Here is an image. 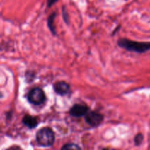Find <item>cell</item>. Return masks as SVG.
I'll list each match as a JSON object with an SVG mask.
<instances>
[{"label": "cell", "mask_w": 150, "mask_h": 150, "mask_svg": "<svg viewBox=\"0 0 150 150\" xmlns=\"http://www.w3.org/2000/svg\"><path fill=\"white\" fill-rule=\"evenodd\" d=\"M117 45L128 51L136 53H144L150 50V42H137L126 38H120Z\"/></svg>", "instance_id": "obj_1"}, {"label": "cell", "mask_w": 150, "mask_h": 150, "mask_svg": "<svg viewBox=\"0 0 150 150\" xmlns=\"http://www.w3.org/2000/svg\"><path fill=\"white\" fill-rule=\"evenodd\" d=\"M36 141L42 146H51L55 141V134L50 127H42L37 133Z\"/></svg>", "instance_id": "obj_2"}, {"label": "cell", "mask_w": 150, "mask_h": 150, "mask_svg": "<svg viewBox=\"0 0 150 150\" xmlns=\"http://www.w3.org/2000/svg\"><path fill=\"white\" fill-rule=\"evenodd\" d=\"M27 99L30 103L35 105H40L46 100L45 92L39 87H35L28 93Z\"/></svg>", "instance_id": "obj_3"}, {"label": "cell", "mask_w": 150, "mask_h": 150, "mask_svg": "<svg viewBox=\"0 0 150 150\" xmlns=\"http://www.w3.org/2000/svg\"><path fill=\"white\" fill-rule=\"evenodd\" d=\"M84 117L86 123L92 127H97L99 125L104 118L103 114L97 111H88Z\"/></svg>", "instance_id": "obj_4"}, {"label": "cell", "mask_w": 150, "mask_h": 150, "mask_svg": "<svg viewBox=\"0 0 150 150\" xmlns=\"http://www.w3.org/2000/svg\"><path fill=\"white\" fill-rule=\"evenodd\" d=\"M89 111V107L83 103L75 104L70 108L69 114L73 117H81L86 115Z\"/></svg>", "instance_id": "obj_5"}, {"label": "cell", "mask_w": 150, "mask_h": 150, "mask_svg": "<svg viewBox=\"0 0 150 150\" xmlns=\"http://www.w3.org/2000/svg\"><path fill=\"white\" fill-rule=\"evenodd\" d=\"M54 90L57 95L64 96L70 93V86L67 82L64 81H57L54 83Z\"/></svg>", "instance_id": "obj_6"}, {"label": "cell", "mask_w": 150, "mask_h": 150, "mask_svg": "<svg viewBox=\"0 0 150 150\" xmlns=\"http://www.w3.org/2000/svg\"><path fill=\"white\" fill-rule=\"evenodd\" d=\"M22 123L30 129L36 127L38 125V120L37 117L26 114L22 119Z\"/></svg>", "instance_id": "obj_7"}, {"label": "cell", "mask_w": 150, "mask_h": 150, "mask_svg": "<svg viewBox=\"0 0 150 150\" xmlns=\"http://www.w3.org/2000/svg\"><path fill=\"white\" fill-rule=\"evenodd\" d=\"M56 16H57V13L54 12V13H51V15L48 16V19H47V24H48V29L51 31L52 35H55L56 33H57L56 32L55 26H54V21H55Z\"/></svg>", "instance_id": "obj_8"}, {"label": "cell", "mask_w": 150, "mask_h": 150, "mask_svg": "<svg viewBox=\"0 0 150 150\" xmlns=\"http://www.w3.org/2000/svg\"><path fill=\"white\" fill-rule=\"evenodd\" d=\"M62 149H81V147L76 144H66L62 147Z\"/></svg>", "instance_id": "obj_9"}, {"label": "cell", "mask_w": 150, "mask_h": 150, "mask_svg": "<svg viewBox=\"0 0 150 150\" xmlns=\"http://www.w3.org/2000/svg\"><path fill=\"white\" fill-rule=\"evenodd\" d=\"M143 140H144L143 134H142V133H138L134 138L135 144H136V146H139V145L142 144V143L143 142Z\"/></svg>", "instance_id": "obj_10"}, {"label": "cell", "mask_w": 150, "mask_h": 150, "mask_svg": "<svg viewBox=\"0 0 150 150\" xmlns=\"http://www.w3.org/2000/svg\"><path fill=\"white\" fill-rule=\"evenodd\" d=\"M58 0H47V6L48 7H51V6L54 5Z\"/></svg>", "instance_id": "obj_11"}]
</instances>
